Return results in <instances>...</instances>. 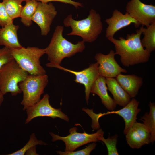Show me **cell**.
Listing matches in <instances>:
<instances>
[{
  "instance_id": "30bf717a",
  "label": "cell",
  "mask_w": 155,
  "mask_h": 155,
  "mask_svg": "<svg viewBox=\"0 0 155 155\" xmlns=\"http://www.w3.org/2000/svg\"><path fill=\"white\" fill-rule=\"evenodd\" d=\"M126 11L140 26L146 27L155 21V6L140 0H130L126 5Z\"/></svg>"
},
{
  "instance_id": "6da1fadb",
  "label": "cell",
  "mask_w": 155,
  "mask_h": 155,
  "mask_svg": "<svg viewBox=\"0 0 155 155\" xmlns=\"http://www.w3.org/2000/svg\"><path fill=\"white\" fill-rule=\"evenodd\" d=\"M144 27L142 26L135 33L127 34L126 38L122 37L119 39L114 37L107 39L115 46V55L120 57V61L124 66L129 67L146 62L150 53L146 50L141 43V36Z\"/></svg>"
},
{
  "instance_id": "1f68e13d",
  "label": "cell",
  "mask_w": 155,
  "mask_h": 155,
  "mask_svg": "<svg viewBox=\"0 0 155 155\" xmlns=\"http://www.w3.org/2000/svg\"><path fill=\"white\" fill-rule=\"evenodd\" d=\"M1 28H0V29Z\"/></svg>"
},
{
  "instance_id": "484cf974",
  "label": "cell",
  "mask_w": 155,
  "mask_h": 155,
  "mask_svg": "<svg viewBox=\"0 0 155 155\" xmlns=\"http://www.w3.org/2000/svg\"><path fill=\"white\" fill-rule=\"evenodd\" d=\"M96 142H94L88 145L85 148L75 151L63 152L57 151V153L61 155H89L91 151L94 150L96 146Z\"/></svg>"
},
{
  "instance_id": "d6986e66",
  "label": "cell",
  "mask_w": 155,
  "mask_h": 155,
  "mask_svg": "<svg viewBox=\"0 0 155 155\" xmlns=\"http://www.w3.org/2000/svg\"><path fill=\"white\" fill-rule=\"evenodd\" d=\"M107 88L112 95L116 105L124 107L131 101V98L122 88L115 78H107Z\"/></svg>"
},
{
  "instance_id": "ffe728a7",
  "label": "cell",
  "mask_w": 155,
  "mask_h": 155,
  "mask_svg": "<svg viewBox=\"0 0 155 155\" xmlns=\"http://www.w3.org/2000/svg\"><path fill=\"white\" fill-rule=\"evenodd\" d=\"M25 5L23 6L20 17L21 22L26 27L30 26L32 23V17L37 7L38 1L34 0L25 1Z\"/></svg>"
},
{
  "instance_id": "603a6c76",
  "label": "cell",
  "mask_w": 155,
  "mask_h": 155,
  "mask_svg": "<svg viewBox=\"0 0 155 155\" xmlns=\"http://www.w3.org/2000/svg\"><path fill=\"white\" fill-rule=\"evenodd\" d=\"M23 1L24 0H3L8 14L13 20L20 17Z\"/></svg>"
},
{
  "instance_id": "5bb4252c",
  "label": "cell",
  "mask_w": 155,
  "mask_h": 155,
  "mask_svg": "<svg viewBox=\"0 0 155 155\" xmlns=\"http://www.w3.org/2000/svg\"><path fill=\"white\" fill-rule=\"evenodd\" d=\"M127 142L133 149L151 143L150 133L143 123L135 121L125 134Z\"/></svg>"
},
{
  "instance_id": "ba28073f",
  "label": "cell",
  "mask_w": 155,
  "mask_h": 155,
  "mask_svg": "<svg viewBox=\"0 0 155 155\" xmlns=\"http://www.w3.org/2000/svg\"><path fill=\"white\" fill-rule=\"evenodd\" d=\"M49 97L48 94H45L39 101L26 109L27 117L25 122L26 124L34 119L40 117H48L53 119L59 118L69 121V117L61 111V108H55L51 106L49 102Z\"/></svg>"
},
{
  "instance_id": "e0dca14e",
  "label": "cell",
  "mask_w": 155,
  "mask_h": 155,
  "mask_svg": "<svg viewBox=\"0 0 155 155\" xmlns=\"http://www.w3.org/2000/svg\"><path fill=\"white\" fill-rule=\"evenodd\" d=\"M115 78L131 98L136 96L143 85V78L134 74L124 75L120 73Z\"/></svg>"
},
{
  "instance_id": "8992f818",
  "label": "cell",
  "mask_w": 155,
  "mask_h": 155,
  "mask_svg": "<svg viewBox=\"0 0 155 155\" xmlns=\"http://www.w3.org/2000/svg\"><path fill=\"white\" fill-rule=\"evenodd\" d=\"M48 83V76L45 74L35 75L28 74L26 78L19 84L23 94L20 104L23 110L34 104L40 100L41 96Z\"/></svg>"
},
{
  "instance_id": "4316f807",
  "label": "cell",
  "mask_w": 155,
  "mask_h": 155,
  "mask_svg": "<svg viewBox=\"0 0 155 155\" xmlns=\"http://www.w3.org/2000/svg\"><path fill=\"white\" fill-rule=\"evenodd\" d=\"M13 59L10 49L5 46L0 48V69Z\"/></svg>"
},
{
  "instance_id": "3957f363",
  "label": "cell",
  "mask_w": 155,
  "mask_h": 155,
  "mask_svg": "<svg viewBox=\"0 0 155 155\" xmlns=\"http://www.w3.org/2000/svg\"><path fill=\"white\" fill-rule=\"evenodd\" d=\"M65 27H71V32L68 36L75 35L81 37L84 42L91 43L95 41L101 33L103 26L100 15L93 9H91L86 18L76 20L71 14L64 19Z\"/></svg>"
},
{
  "instance_id": "9a60e30c",
  "label": "cell",
  "mask_w": 155,
  "mask_h": 155,
  "mask_svg": "<svg viewBox=\"0 0 155 155\" xmlns=\"http://www.w3.org/2000/svg\"><path fill=\"white\" fill-rule=\"evenodd\" d=\"M105 22L108 25L105 35L107 38L114 37L117 32L132 23L134 24L135 27L140 26L137 21L127 13L123 14L117 9L113 11L112 16L106 19Z\"/></svg>"
},
{
  "instance_id": "277c9868",
  "label": "cell",
  "mask_w": 155,
  "mask_h": 155,
  "mask_svg": "<svg viewBox=\"0 0 155 155\" xmlns=\"http://www.w3.org/2000/svg\"><path fill=\"white\" fill-rule=\"evenodd\" d=\"M10 49L15 60L29 74L39 75L46 74L40 61V58L45 54V49L29 46Z\"/></svg>"
},
{
  "instance_id": "cb8c5ba5",
  "label": "cell",
  "mask_w": 155,
  "mask_h": 155,
  "mask_svg": "<svg viewBox=\"0 0 155 155\" xmlns=\"http://www.w3.org/2000/svg\"><path fill=\"white\" fill-rule=\"evenodd\" d=\"M47 144L42 140H38L34 133L30 136V139L27 143L21 149L8 155H24L26 152L30 148L38 145H46Z\"/></svg>"
},
{
  "instance_id": "ac0fdd59",
  "label": "cell",
  "mask_w": 155,
  "mask_h": 155,
  "mask_svg": "<svg viewBox=\"0 0 155 155\" xmlns=\"http://www.w3.org/2000/svg\"><path fill=\"white\" fill-rule=\"evenodd\" d=\"M106 78L99 76L92 85L90 93L97 94L101 100L102 103L108 110H114L116 104L107 91Z\"/></svg>"
},
{
  "instance_id": "4fadbf2b",
  "label": "cell",
  "mask_w": 155,
  "mask_h": 155,
  "mask_svg": "<svg viewBox=\"0 0 155 155\" xmlns=\"http://www.w3.org/2000/svg\"><path fill=\"white\" fill-rule=\"evenodd\" d=\"M139 103V102L136 99L133 98L127 104L121 109L98 114L93 113L92 118L95 121L98 122L99 118L102 116L109 114H118L124 120L125 127L123 133L126 134L133 124L136 121L137 115L141 111V109L138 108Z\"/></svg>"
},
{
  "instance_id": "f546056e",
  "label": "cell",
  "mask_w": 155,
  "mask_h": 155,
  "mask_svg": "<svg viewBox=\"0 0 155 155\" xmlns=\"http://www.w3.org/2000/svg\"><path fill=\"white\" fill-rule=\"evenodd\" d=\"M36 146H34L28 150L26 152L25 155H38L36 152Z\"/></svg>"
},
{
  "instance_id": "44dd1931",
  "label": "cell",
  "mask_w": 155,
  "mask_h": 155,
  "mask_svg": "<svg viewBox=\"0 0 155 155\" xmlns=\"http://www.w3.org/2000/svg\"><path fill=\"white\" fill-rule=\"evenodd\" d=\"M142 34L144 35L141 43L145 49L150 53L155 49V21L144 28Z\"/></svg>"
},
{
  "instance_id": "4dcf8cb0",
  "label": "cell",
  "mask_w": 155,
  "mask_h": 155,
  "mask_svg": "<svg viewBox=\"0 0 155 155\" xmlns=\"http://www.w3.org/2000/svg\"><path fill=\"white\" fill-rule=\"evenodd\" d=\"M4 95L2 94L0 90V107L4 99Z\"/></svg>"
},
{
  "instance_id": "7402d4cb",
  "label": "cell",
  "mask_w": 155,
  "mask_h": 155,
  "mask_svg": "<svg viewBox=\"0 0 155 155\" xmlns=\"http://www.w3.org/2000/svg\"><path fill=\"white\" fill-rule=\"evenodd\" d=\"M150 110L146 112L141 118L143 124L150 133L151 143L155 140V104L150 102L149 104Z\"/></svg>"
},
{
  "instance_id": "52a82bcc",
  "label": "cell",
  "mask_w": 155,
  "mask_h": 155,
  "mask_svg": "<svg viewBox=\"0 0 155 155\" xmlns=\"http://www.w3.org/2000/svg\"><path fill=\"white\" fill-rule=\"evenodd\" d=\"M78 129L76 127L71 128L69 131L70 134L64 137L52 132L49 133V134L52 137L53 142L57 140L64 142L65 145V151H73L85 144L100 140V139L103 137L104 133L101 129H99L96 132L91 134H88L85 131L83 133H78L77 131Z\"/></svg>"
},
{
  "instance_id": "f1b7e54d",
  "label": "cell",
  "mask_w": 155,
  "mask_h": 155,
  "mask_svg": "<svg viewBox=\"0 0 155 155\" xmlns=\"http://www.w3.org/2000/svg\"><path fill=\"white\" fill-rule=\"evenodd\" d=\"M27 0H24L25 1ZM38 2L44 3H48L51 1H58L64 3L66 4H69L73 6L76 8H78L80 7L83 6L82 4L80 3L75 1L73 0H34Z\"/></svg>"
},
{
  "instance_id": "d4e9b609",
  "label": "cell",
  "mask_w": 155,
  "mask_h": 155,
  "mask_svg": "<svg viewBox=\"0 0 155 155\" xmlns=\"http://www.w3.org/2000/svg\"><path fill=\"white\" fill-rule=\"evenodd\" d=\"M118 137V135L116 134L111 137L109 136L107 139H105L103 137L100 139V140L103 142L106 146L108 155H119L116 147Z\"/></svg>"
},
{
  "instance_id": "7c38bea8",
  "label": "cell",
  "mask_w": 155,
  "mask_h": 155,
  "mask_svg": "<svg viewBox=\"0 0 155 155\" xmlns=\"http://www.w3.org/2000/svg\"><path fill=\"white\" fill-rule=\"evenodd\" d=\"M115 55L112 50L106 55L100 53L96 55L95 58L98 64L99 75L106 78H115L121 73H127V70L121 68L116 61Z\"/></svg>"
},
{
  "instance_id": "2e32d148",
  "label": "cell",
  "mask_w": 155,
  "mask_h": 155,
  "mask_svg": "<svg viewBox=\"0 0 155 155\" xmlns=\"http://www.w3.org/2000/svg\"><path fill=\"white\" fill-rule=\"evenodd\" d=\"M18 25L13 23L2 27L0 29V45L10 49L21 48L23 46L19 42L17 32Z\"/></svg>"
},
{
  "instance_id": "83f0119b",
  "label": "cell",
  "mask_w": 155,
  "mask_h": 155,
  "mask_svg": "<svg viewBox=\"0 0 155 155\" xmlns=\"http://www.w3.org/2000/svg\"><path fill=\"white\" fill-rule=\"evenodd\" d=\"M13 20L8 14L3 2H0V26L3 27L13 23Z\"/></svg>"
},
{
  "instance_id": "5b68a950",
  "label": "cell",
  "mask_w": 155,
  "mask_h": 155,
  "mask_svg": "<svg viewBox=\"0 0 155 155\" xmlns=\"http://www.w3.org/2000/svg\"><path fill=\"white\" fill-rule=\"evenodd\" d=\"M28 74L14 59L5 65L0 69V90L2 94L10 93L15 96L20 94L19 84Z\"/></svg>"
},
{
  "instance_id": "7a4b0ae2",
  "label": "cell",
  "mask_w": 155,
  "mask_h": 155,
  "mask_svg": "<svg viewBox=\"0 0 155 155\" xmlns=\"http://www.w3.org/2000/svg\"><path fill=\"white\" fill-rule=\"evenodd\" d=\"M63 26L56 27L50 42L45 49L50 63L60 65L64 58L82 52L85 48V42L83 40L75 44L64 38L63 35Z\"/></svg>"
},
{
  "instance_id": "9c48e42d",
  "label": "cell",
  "mask_w": 155,
  "mask_h": 155,
  "mask_svg": "<svg viewBox=\"0 0 155 155\" xmlns=\"http://www.w3.org/2000/svg\"><path fill=\"white\" fill-rule=\"evenodd\" d=\"M46 66L49 67L57 68L73 74L75 76V81L84 86L85 98L88 104L91 87L100 76L98 70V64L97 62L91 64L87 68L78 71L65 68L60 65L51 64L49 63L46 64Z\"/></svg>"
},
{
  "instance_id": "8fae6325",
  "label": "cell",
  "mask_w": 155,
  "mask_h": 155,
  "mask_svg": "<svg viewBox=\"0 0 155 155\" xmlns=\"http://www.w3.org/2000/svg\"><path fill=\"white\" fill-rule=\"evenodd\" d=\"M57 12L51 3L38 2L32 20L40 28L41 35L46 36L49 32L51 26Z\"/></svg>"
}]
</instances>
